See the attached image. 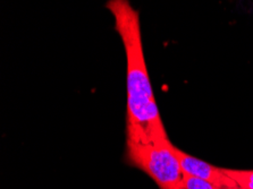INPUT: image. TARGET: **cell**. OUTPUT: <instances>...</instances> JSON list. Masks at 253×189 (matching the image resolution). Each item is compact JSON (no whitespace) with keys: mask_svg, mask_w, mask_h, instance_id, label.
Wrapping results in <instances>:
<instances>
[{"mask_svg":"<svg viewBox=\"0 0 253 189\" xmlns=\"http://www.w3.org/2000/svg\"><path fill=\"white\" fill-rule=\"evenodd\" d=\"M115 29L120 34L126 55L127 114L126 143H145L168 135L160 117L142 45L140 14L127 0H109Z\"/></svg>","mask_w":253,"mask_h":189,"instance_id":"obj_1","label":"cell"},{"mask_svg":"<svg viewBox=\"0 0 253 189\" xmlns=\"http://www.w3.org/2000/svg\"><path fill=\"white\" fill-rule=\"evenodd\" d=\"M168 137L145 143H126V155L133 167L155 181L159 189H184V173Z\"/></svg>","mask_w":253,"mask_h":189,"instance_id":"obj_2","label":"cell"},{"mask_svg":"<svg viewBox=\"0 0 253 189\" xmlns=\"http://www.w3.org/2000/svg\"><path fill=\"white\" fill-rule=\"evenodd\" d=\"M172 150H174L175 155L181 164L184 176L194 177V178L208 181V183L221 189L239 187L235 181L226 175L224 168L216 167V165L210 164L208 162L190 155L175 145H172Z\"/></svg>","mask_w":253,"mask_h":189,"instance_id":"obj_3","label":"cell"},{"mask_svg":"<svg viewBox=\"0 0 253 189\" xmlns=\"http://www.w3.org/2000/svg\"><path fill=\"white\" fill-rule=\"evenodd\" d=\"M224 171L229 178L235 181L242 189H253V170H239V169L224 168Z\"/></svg>","mask_w":253,"mask_h":189,"instance_id":"obj_4","label":"cell"},{"mask_svg":"<svg viewBox=\"0 0 253 189\" xmlns=\"http://www.w3.org/2000/svg\"><path fill=\"white\" fill-rule=\"evenodd\" d=\"M184 189H221L214 185L208 183V181L194 178V177L184 176L183 179Z\"/></svg>","mask_w":253,"mask_h":189,"instance_id":"obj_5","label":"cell"},{"mask_svg":"<svg viewBox=\"0 0 253 189\" xmlns=\"http://www.w3.org/2000/svg\"><path fill=\"white\" fill-rule=\"evenodd\" d=\"M231 189H242V188H240V187H235V188H231Z\"/></svg>","mask_w":253,"mask_h":189,"instance_id":"obj_6","label":"cell"}]
</instances>
